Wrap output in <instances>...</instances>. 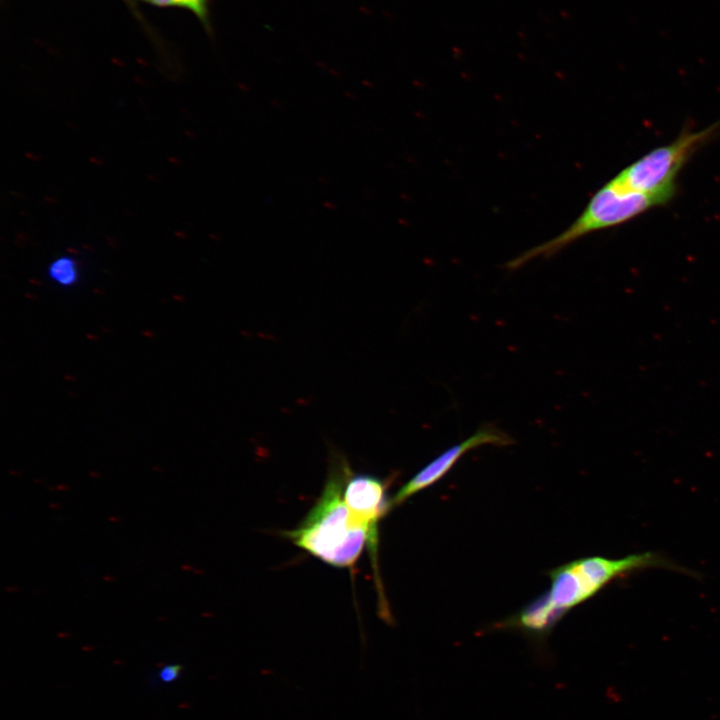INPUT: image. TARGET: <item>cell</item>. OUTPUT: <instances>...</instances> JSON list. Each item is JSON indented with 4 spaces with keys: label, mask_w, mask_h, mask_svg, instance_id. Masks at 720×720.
<instances>
[{
    "label": "cell",
    "mask_w": 720,
    "mask_h": 720,
    "mask_svg": "<svg viewBox=\"0 0 720 720\" xmlns=\"http://www.w3.org/2000/svg\"><path fill=\"white\" fill-rule=\"evenodd\" d=\"M663 205L666 203L662 199L630 189L614 176L591 196L566 229L518 255L506 267L517 269L533 259L553 256L582 237L620 226Z\"/></svg>",
    "instance_id": "obj_2"
},
{
    "label": "cell",
    "mask_w": 720,
    "mask_h": 720,
    "mask_svg": "<svg viewBox=\"0 0 720 720\" xmlns=\"http://www.w3.org/2000/svg\"><path fill=\"white\" fill-rule=\"evenodd\" d=\"M123 1H125V2L131 7V9H134L135 12H136V8H135V7H136V3H135L136 0H123Z\"/></svg>",
    "instance_id": "obj_11"
},
{
    "label": "cell",
    "mask_w": 720,
    "mask_h": 720,
    "mask_svg": "<svg viewBox=\"0 0 720 720\" xmlns=\"http://www.w3.org/2000/svg\"><path fill=\"white\" fill-rule=\"evenodd\" d=\"M652 568L682 570L669 559L654 552L634 553L616 559L603 556L584 557L551 570V587L547 593L553 605L566 614L594 597L612 581Z\"/></svg>",
    "instance_id": "obj_3"
},
{
    "label": "cell",
    "mask_w": 720,
    "mask_h": 720,
    "mask_svg": "<svg viewBox=\"0 0 720 720\" xmlns=\"http://www.w3.org/2000/svg\"><path fill=\"white\" fill-rule=\"evenodd\" d=\"M719 130L720 120L702 130L684 129L673 141L650 150L615 177L630 189L658 197L667 204L676 194L682 169Z\"/></svg>",
    "instance_id": "obj_4"
},
{
    "label": "cell",
    "mask_w": 720,
    "mask_h": 720,
    "mask_svg": "<svg viewBox=\"0 0 720 720\" xmlns=\"http://www.w3.org/2000/svg\"><path fill=\"white\" fill-rule=\"evenodd\" d=\"M181 666L178 664H166L158 672V678L164 683L176 680L180 674Z\"/></svg>",
    "instance_id": "obj_10"
},
{
    "label": "cell",
    "mask_w": 720,
    "mask_h": 720,
    "mask_svg": "<svg viewBox=\"0 0 720 720\" xmlns=\"http://www.w3.org/2000/svg\"><path fill=\"white\" fill-rule=\"evenodd\" d=\"M512 438L492 424L481 426L474 434L448 448L419 470L391 499V506H398L412 495L440 480L469 450L483 445L507 446Z\"/></svg>",
    "instance_id": "obj_5"
},
{
    "label": "cell",
    "mask_w": 720,
    "mask_h": 720,
    "mask_svg": "<svg viewBox=\"0 0 720 720\" xmlns=\"http://www.w3.org/2000/svg\"><path fill=\"white\" fill-rule=\"evenodd\" d=\"M158 8H180L188 10L199 20L207 33H212L210 20L211 0H136Z\"/></svg>",
    "instance_id": "obj_8"
},
{
    "label": "cell",
    "mask_w": 720,
    "mask_h": 720,
    "mask_svg": "<svg viewBox=\"0 0 720 720\" xmlns=\"http://www.w3.org/2000/svg\"><path fill=\"white\" fill-rule=\"evenodd\" d=\"M49 273L55 281L64 285L72 283L77 276L75 263L69 257L55 260L49 268Z\"/></svg>",
    "instance_id": "obj_9"
},
{
    "label": "cell",
    "mask_w": 720,
    "mask_h": 720,
    "mask_svg": "<svg viewBox=\"0 0 720 720\" xmlns=\"http://www.w3.org/2000/svg\"><path fill=\"white\" fill-rule=\"evenodd\" d=\"M565 614L544 593L522 608L517 614L497 625L501 629H515L524 633L536 644L542 645L553 627Z\"/></svg>",
    "instance_id": "obj_7"
},
{
    "label": "cell",
    "mask_w": 720,
    "mask_h": 720,
    "mask_svg": "<svg viewBox=\"0 0 720 720\" xmlns=\"http://www.w3.org/2000/svg\"><path fill=\"white\" fill-rule=\"evenodd\" d=\"M352 471L343 455L332 456L323 490L302 522L284 536L321 561L350 568L369 540L368 527L345 503L343 492Z\"/></svg>",
    "instance_id": "obj_1"
},
{
    "label": "cell",
    "mask_w": 720,
    "mask_h": 720,
    "mask_svg": "<svg viewBox=\"0 0 720 720\" xmlns=\"http://www.w3.org/2000/svg\"><path fill=\"white\" fill-rule=\"evenodd\" d=\"M384 480L370 475H353L348 478L344 487V500L352 513L361 520L369 530L368 549L373 569L376 570L378 592L382 593L377 566L378 523L392 508L387 498Z\"/></svg>",
    "instance_id": "obj_6"
}]
</instances>
